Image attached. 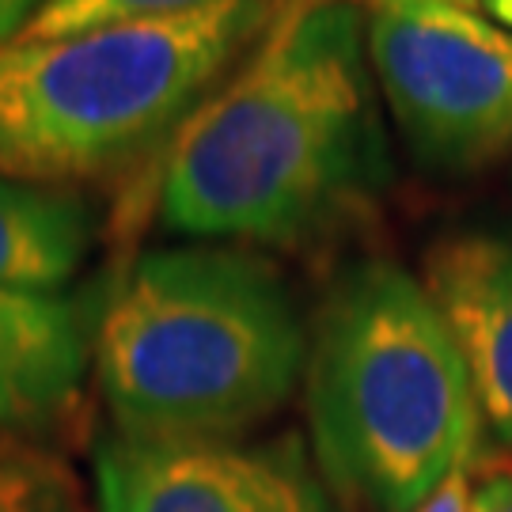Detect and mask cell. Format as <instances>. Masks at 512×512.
<instances>
[{"label":"cell","mask_w":512,"mask_h":512,"mask_svg":"<svg viewBox=\"0 0 512 512\" xmlns=\"http://www.w3.org/2000/svg\"><path fill=\"white\" fill-rule=\"evenodd\" d=\"M99 311L84 296L0 289V433H38L73 410Z\"/></svg>","instance_id":"obj_8"},{"label":"cell","mask_w":512,"mask_h":512,"mask_svg":"<svg viewBox=\"0 0 512 512\" xmlns=\"http://www.w3.org/2000/svg\"><path fill=\"white\" fill-rule=\"evenodd\" d=\"M471 512H512V463H497L475 478Z\"/></svg>","instance_id":"obj_13"},{"label":"cell","mask_w":512,"mask_h":512,"mask_svg":"<svg viewBox=\"0 0 512 512\" xmlns=\"http://www.w3.org/2000/svg\"><path fill=\"white\" fill-rule=\"evenodd\" d=\"M368 61L421 164L475 171L512 156V31L490 16L372 12Z\"/></svg>","instance_id":"obj_5"},{"label":"cell","mask_w":512,"mask_h":512,"mask_svg":"<svg viewBox=\"0 0 512 512\" xmlns=\"http://www.w3.org/2000/svg\"><path fill=\"white\" fill-rule=\"evenodd\" d=\"M0 512H88L73 475L42 452L0 448Z\"/></svg>","instance_id":"obj_11"},{"label":"cell","mask_w":512,"mask_h":512,"mask_svg":"<svg viewBox=\"0 0 512 512\" xmlns=\"http://www.w3.org/2000/svg\"><path fill=\"white\" fill-rule=\"evenodd\" d=\"M368 42L346 0H304L164 160L167 232L296 247L357 205L384 171Z\"/></svg>","instance_id":"obj_1"},{"label":"cell","mask_w":512,"mask_h":512,"mask_svg":"<svg viewBox=\"0 0 512 512\" xmlns=\"http://www.w3.org/2000/svg\"><path fill=\"white\" fill-rule=\"evenodd\" d=\"M270 12L274 0H217L175 19L0 42V175L76 190L145 164Z\"/></svg>","instance_id":"obj_4"},{"label":"cell","mask_w":512,"mask_h":512,"mask_svg":"<svg viewBox=\"0 0 512 512\" xmlns=\"http://www.w3.org/2000/svg\"><path fill=\"white\" fill-rule=\"evenodd\" d=\"M418 277L463 353L482 425L512 448V236L448 232L425 247Z\"/></svg>","instance_id":"obj_7"},{"label":"cell","mask_w":512,"mask_h":512,"mask_svg":"<svg viewBox=\"0 0 512 512\" xmlns=\"http://www.w3.org/2000/svg\"><path fill=\"white\" fill-rule=\"evenodd\" d=\"M92 486L95 512H330L293 440L145 444L110 433Z\"/></svg>","instance_id":"obj_6"},{"label":"cell","mask_w":512,"mask_h":512,"mask_svg":"<svg viewBox=\"0 0 512 512\" xmlns=\"http://www.w3.org/2000/svg\"><path fill=\"white\" fill-rule=\"evenodd\" d=\"M478 8L494 19L497 27L512 31V0H478Z\"/></svg>","instance_id":"obj_16"},{"label":"cell","mask_w":512,"mask_h":512,"mask_svg":"<svg viewBox=\"0 0 512 512\" xmlns=\"http://www.w3.org/2000/svg\"><path fill=\"white\" fill-rule=\"evenodd\" d=\"M372 12H399V8H471L482 12L478 0H361Z\"/></svg>","instance_id":"obj_15"},{"label":"cell","mask_w":512,"mask_h":512,"mask_svg":"<svg viewBox=\"0 0 512 512\" xmlns=\"http://www.w3.org/2000/svg\"><path fill=\"white\" fill-rule=\"evenodd\" d=\"M95 243V213L69 186L0 175V289L61 293Z\"/></svg>","instance_id":"obj_9"},{"label":"cell","mask_w":512,"mask_h":512,"mask_svg":"<svg viewBox=\"0 0 512 512\" xmlns=\"http://www.w3.org/2000/svg\"><path fill=\"white\" fill-rule=\"evenodd\" d=\"M304 387L319 471L357 509L414 512L478 456L486 425L463 353L395 262H361L327 293Z\"/></svg>","instance_id":"obj_3"},{"label":"cell","mask_w":512,"mask_h":512,"mask_svg":"<svg viewBox=\"0 0 512 512\" xmlns=\"http://www.w3.org/2000/svg\"><path fill=\"white\" fill-rule=\"evenodd\" d=\"M209 4H217V0H54L16 38L19 42H54V38L88 35L99 27L190 16L198 8H209Z\"/></svg>","instance_id":"obj_10"},{"label":"cell","mask_w":512,"mask_h":512,"mask_svg":"<svg viewBox=\"0 0 512 512\" xmlns=\"http://www.w3.org/2000/svg\"><path fill=\"white\" fill-rule=\"evenodd\" d=\"M50 4L54 0H0V42H12Z\"/></svg>","instance_id":"obj_14"},{"label":"cell","mask_w":512,"mask_h":512,"mask_svg":"<svg viewBox=\"0 0 512 512\" xmlns=\"http://www.w3.org/2000/svg\"><path fill=\"white\" fill-rule=\"evenodd\" d=\"M308 330L270 262L239 247L145 251L99 311L95 384L114 433L239 440L293 399Z\"/></svg>","instance_id":"obj_2"},{"label":"cell","mask_w":512,"mask_h":512,"mask_svg":"<svg viewBox=\"0 0 512 512\" xmlns=\"http://www.w3.org/2000/svg\"><path fill=\"white\" fill-rule=\"evenodd\" d=\"M471 501H475V475L471 467H459L414 512H471Z\"/></svg>","instance_id":"obj_12"}]
</instances>
